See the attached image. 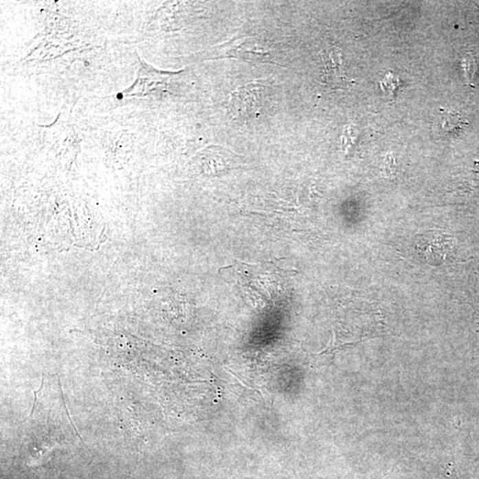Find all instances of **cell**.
Wrapping results in <instances>:
<instances>
[{
    "instance_id": "6da1fadb",
    "label": "cell",
    "mask_w": 479,
    "mask_h": 479,
    "mask_svg": "<svg viewBox=\"0 0 479 479\" xmlns=\"http://www.w3.org/2000/svg\"><path fill=\"white\" fill-rule=\"evenodd\" d=\"M263 85L249 83L238 87L231 93L227 109L237 120H246L258 115L264 106Z\"/></svg>"
},
{
    "instance_id": "7a4b0ae2",
    "label": "cell",
    "mask_w": 479,
    "mask_h": 479,
    "mask_svg": "<svg viewBox=\"0 0 479 479\" xmlns=\"http://www.w3.org/2000/svg\"><path fill=\"white\" fill-rule=\"evenodd\" d=\"M418 252L426 263L441 265L445 260L447 252V240L441 234L424 237L417 244Z\"/></svg>"
},
{
    "instance_id": "3957f363",
    "label": "cell",
    "mask_w": 479,
    "mask_h": 479,
    "mask_svg": "<svg viewBox=\"0 0 479 479\" xmlns=\"http://www.w3.org/2000/svg\"><path fill=\"white\" fill-rule=\"evenodd\" d=\"M325 60L324 79L331 87H338L344 84L342 75L341 54L337 48L331 49L328 56L323 58Z\"/></svg>"
},
{
    "instance_id": "277c9868",
    "label": "cell",
    "mask_w": 479,
    "mask_h": 479,
    "mask_svg": "<svg viewBox=\"0 0 479 479\" xmlns=\"http://www.w3.org/2000/svg\"><path fill=\"white\" fill-rule=\"evenodd\" d=\"M463 124H466V123L463 122L460 115L454 114V113L447 112L445 115L442 128L445 132L456 133L462 130Z\"/></svg>"
}]
</instances>
